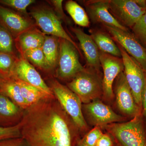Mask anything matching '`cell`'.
Here are the masks:
<instances>
[{"label": "cell", "mask_w": 146, "mask_h": 146, "mask_svg": "<svg viewBox=\"0 0 146 146\" xmlns=\"http://www.w3.org/2000/svg\"><path fill=\"white\" fill-rule=\"evenodd\" d=\"M21 123L22 137L31 146H76L82 138L55 97L28 108Z\"/></svg>", "instance_id": "obj_1"}, {"label": "cell", "mask_w": 146, "mask_h": 146, "mask_svg": "<svg viewBox=\"0 0 146 146\" xmlns=\"http://www.w3.org/2000/svg\"><path fill=\"white\" fill-rule=\"evenodd\" d=\"M101 127L119 146H146V123L142 114L129 121Z\"/></svg>", "instance_id": "obj_2"}, {"label": "cell", "mask_w": 146, "mask_h": 146, "mask_svg": "<svg viewBox=\"0 0 146 146\" xmlns=\"http://www.w3.org/2000/svg\"><path fill=\"white\" fill-rule=\"evenodd\" d=\"M67 86L80 99L82 104L101 99L103 94V73L102 71L84 67Z\"/></svg>", "instance_id": "obj_3"}, {"label": "cell", "mask_w": 146, "mask_h": 146, "mask_svg": "<svg viewBox=\"0 0 146 146\" xmlns=\"http://www.w3.org/2000/svg\"><path fill=\"white\" fill-rule=\"evenodd\" d=\"M48 86L61 107L78 128L82 137L89 131V127L84 117L80 99L68 86L54 79L50 80Z\"/></svg>", "instance_id": "obj_4"}, {"label": "cell", "mask_w": 146, "mask_h": 146, "mask_svg": "<svg viewBox=\"0 0 146 146\" xmlns=\"http://www.w3.org/2000/svg\"><path fill=\"white\" fill-rule=\"evenodd\" d=\"M79 52L75 46L68 40L59 39V52L56 72L58 78L70 82L84 69L80 63Z\"/></svg>", "instance_id": "obj_5"}, {"label": "cell", "mask_w": 146, "mask_h": 146, "mask_svg": "<svg viewBox=\"0 0 146 146\" xmlns=\"http://www.w3.org/2000/svg\"><path fill=\"white\" fill-rule=\"evenodd\" d=\"M84 117L87 124L103 126L113 123L123 122L127 118L116 113L100 99L82 104Z\"/></svg>", "instance_id": "obj_6"}, {"label": "cell", "mask_w": 146, "mask_h": 146, "mask_svg": "<svg viewBox=\"0 0 146 146\" xmlns=\"http://www.w3.org/2000/svg\"><path fill=\"white\" fill-rule=\"evenodd\" d=\"M123 62V72L136 104L142 110V99L145 82V72L133 58L117 44Z\"/></svg>", "instance_id": "obj_7"}, {"label": "cell", "mask_w": 146, "mask_h": 146, "mask_svg": "<svg viewBox=\"0 0 146 146\" xmlns=\"http://www.w3.org/2000/svg\"><path fill=\"white\" fill-rule=\"evenodd\" d=\"M31 14L36 25L44 34L68 40L75 46L79 54L82 55L81 51L78 45L65 31L60 18L53 11L47 8L38 9L32 11Z\"/></svg>", "instance_id": "obj_8"}, {"label": "cell", "mask_w": 146, "mask_h": 146, "mask_svg": "<svg viewBox=\"0 0 146 146\" xmlns=\"http://www.w3.org/2000/svg\"><path fill=\"white\" fill-rule=\"evenodd\" d=\"M112 39L137 61L146 72V48L132 32L109 26H103Z\"/></svg>", "instance_id": "obj_9"}, {"label": "cell", "mask_w": 146, "mask_h": 146, "mask_svg": "<svg viewBox=\"0 0 146 146\" xmlns=\"http://www.w3.org/2000/svg\"><path fill=\"white\" fill-rule=\"evenodd\" d=\"M100 62L103 70L102 98L108 102L113 101L115 96L113 85L116 78L124 67L122 58L117 57L100 51Z\"/></svg>", "instance_id": "obj_10"}, {"label": "cell", "mask_w": 146, "mask_h": 146, "mask_svg": "<svg viewBox=\"0 0 146 146\" xmlns=\"http://www.w3.org/2000/svg\"><path fill=\"white\" fill-rule=\"evenodd\" d=\"M113 89L116 106L125 117L131 119L142 114V110L136 104L123 72L115 79Z\"/></svg>", "instance_id": "obj_11"}, {"label": "cell", "mask_w": 146, "mask_h": 146, "mask_svg": "<svg viewBox=\"0 0 146 146\" xmlns=\"http://www.w3.org/2000/svg\"><path fill=\"white\" fill-rule=\"evenodd\" d=\"M109 10L120 24L129 29H132L146 11L135 0H109Z\"/></svg>", "instance_id": "obj_12"}, {"label": "cell", "mask_w": 146, "mask_h": 146, "mask_svg": "<svg viewBox=\"0 0 146 146\" xmlns=\"http://www.w3.org/2000/svg\"><path fill=\"white\" fill-rule=\"evenodd\" d=\"M83 2L86 13L92 23L100 24L102 26L129 30L120 24L110 12L109 0H88Z\"/></svg>", "instance_id": "obj_13"}, {"label": "cell", "mask_w": 146, "mask_h": 146, "mask_svg": "<svg viewBox=\"0 0 146 146\" xmlns=\"http://www.w3.org/2000/svg\"><path fill=\"white\" fill-rule=\"evenodd\" d=\"M10 78L26 82L50 95H54L39 73L24 56L17 58Z\"/></svg>", "instance_id": "obj_14"}, {"label": "cell", "mask_w": 146, "mask_h": 146, "mask_svg": "<svg viewBox=\"0 0 146 146\" xmlns=\"http://www.w3.org/2000/svg\"><path fill=\"white\" fill-rule=\"evenodd\" d=\"M0 24L15 39L20 35L34 28L29 19L0 5Z\"/></svg>", "instance_id": "obj_15"}, {"label": "cell", "mask_w": 146, "mask_h": 146, "mask_svg": "<svg viewBox=\"0 0 146 146\" xmlns=\"http://www.w3.org/2000/svg\"><path fill=\"white\" fill-rule=\"evenodd\" d=\"M71 29L79 42L86 59V67L101 71L100 50L91 35L86 34L80 28L72 27Z\"/></svg>", "instance_id": "obj_16"}, {"label": "cell", "mask_w": 146, "mask_h": 146, "mask_svg": "<svg viewBox=\"0 0 146 146\" xmlns=\"http://www.w3.org/2000/svg\"><path fill=\"white\" fill-rule=\"evenodd\" d=\"M25 110L0 92V126L17 125L23 119Z\"/></svg>", "instance_id": "obj_17"}, {"label": "cell", "mask_w": 146, "mask_h": 146, "mask_svg": "<svg viewBox=\"0 0 146 146\" xmlns=\"http://www.w3.org/2000/svg\"><path fill=\"white\" fill-rule=\"evenodd\" d=\"M45 36L42 32L33 28L23 33L14 39L15 46L21 56H23L27 51L42 47Z\"/></svg>", "instance_id": "obj_18"}, {"label": "cell", "mask_w": 146, "mask_h": 146, "mask_svg": "<svg viewBox=\"0 0 146 146\" xmlns=\"http://www.w3.org/2000/svg\"><path fill=\"white\" fill-rule=\"evenodd\" d=\"M89 32L100 51L121 58V51L117 43L107 31L99 29H91Z\"/></svg>", "instance_id": "obj_19"}, {"label": "cell", "mask_w": 146, "mask_h": 146, "mask_svg": "<svg viewBox=\"0 0 146 146\" xmlns=\"http://www.w3.org/2000/svg\"><path fill=\"white\" fill-rule=\"evenodd\" d=\"M42 48L44 55L46 70H52L57 66L58 62L59 38L51 35H46Z\"/></svg>", "instance_id": "obj_20"}, {"label": "cell", "mask_w": 146, "mask_h": 146, "mask_svg": "<svg viewBox=\"0 0 146 146\" xmlns=\"http://www.w3.org/2000/svg\"><path fill=\"white\" fill-rule=\"evenodd\" d=\"M0 92L24 110L29 108L22 96L21 88L15 79L12 78L4 79L0 84Z\"/></svg>", "instance_id": "obj_21"}, {"label": "cell", "mask_w": 146, "mask_h": 146, "mask_svg": "<svg viewBox=\"0 0 146 146\" xmlns=\"http://www.w3.org/2000/svg\"><path fill=\"white\" fill-rule=\"evenodd\" d=\"M15 80L21 88L22 96L29 107L42 100L55 97L28 83Z\"/></svg>", "instance_id": "obj_22"}, {"label": "cell", "mask_w": 146, "mask_h": 146, "mask_svg": "<svg viewBox=\"0 0 146 146\" xmlns=\"http://www.w3.org/2000/svg\"><path fill=\"white\" fill-rule=\"evenodd\" d=\"M65 8L78 25L84 27L90 26V21L86 11L78 3L72 0L68 1L65 3Z\"/></svg>", "instance_id": "obj_23"}, {"label": "cell", "mask_w": 146, "mask_h": 146, "mask_svg": "<svg viewBox=\"0 0 146 146\" xmlns=\"http://www.w3.org/2000/svg\"><path fill=\"white\" fill-rule=\"evenodd\" d=\"M14 44L13 36L0 24V52L16 56L14 50Z\"/></svg>", "instance_id": "obj_24"}, {"label": "cell", "mask_w": 146, "mask_h": 146, "mask_svg": "<svg viewBox=\"0 0 146 146\" xmlns=\"http://www.w3.org/2000/svg\"><path fill=\"white\" fill-rule=\"evenodd\" d=\"M17 58L16 56L0 52V74L5 78L10 77Z\"/></svg>", "instance_id": "obj_25"}, {"label": "cell", "mask_w": 146, "mask_h": 146, "mask_svg": "<svg viewBox=\"0 0 146 146\" xmlns=\"http://www.w3.org/2000/svg\"><path fill=\"white\" fill-rule=\"evenodd\" d=\"M21 56H24L40 70H46L44 55L42 47L27 51Z\"/></svg>", "instance_id": "obj_26"}, {"label": "cell", "mask_w": 146, "mask_h": 146, "mask_svg": "<svg viewBox=\"0 0 146 146\" xmlns=\"http://www.w3.org/2000/svg\"><path fill=\"white\" fill-rule=\"evenodd\" d=\"M131 29L135 37L146 48V11Z\"/></svg>", "instance_id": "obj_27"}, {"label": "cell", "mask_w": 146, "mask_h": 146, "mask_svg": "<svg viewBox=\"0 0 146 146\" xmlns=\"http://www.w3.org/2000/svg\"><path fill=\"white\" fill-rule=\"evenodd\" d=\"M100 126H95L82 136L80 141L88 146H96L98 141L104 134Z\"/></svg>", "instance_id": "obj_28"}, {"label": "cell", "mask_w": 146, "mask_h": 146, "mask_svg": "<svg viewBox=\"0 0 146 146\" xmlns=\"http://www.w3.org/2000/svg\"><path fill=\"white\" fill-rule=\"evenodd\" d=\"M35 2L34 0H0V5L9 7L22 13H27V8Z\"/></svg>", "instance_id": "obj_29"}, {"label": "cell", "mask_w": 146, "mask_h": 146, "mask_svg": "<svg viewBox=\"0 0 146 146\" xmlns=\"http://www.w3.org/2000/svg\"><path fill=\"white\" fill-rule=\"evenodd\" d=\"M22 137L21 123L14 126L3 127L0 126V141L9 138Z\"/></svg>", "instance_id": "obj_30"}, {"label": "cell", "mask_w": 146, "mask_h": 146, "mask_svg": "<svg viewBox=\"0 0 146 146\" xmlns=\"http://www.w3.org/2000/svg\"><path fill=\"white\" fill-rule=\"evenodd\" d=\"M0 146H31L23 137L9 138L0 141Z\"/></svg>", "instance_id": "obj_31"}, {"label": "cell", "mask_w": 146, "mask_h": 146, "mask_svg": "<svg viewBox=\"0 0 146 146\" xmlns=\"http://www.w3.org/2000/svg\"><path fill=\"white\" fill-rule=\"evenodd\" d=\"M115 143L113 138L108 133H104L98 141L96 146H115Z\"/></svg>", "instance_id": "obj_32"}, {"label": "cell", "mask_w": 146, "mask_h": 146, "mask_svg": "<svg viewBox=\"0 0 146 146\" xmlns=\"http://www.w3.org/2000/svg\"><path fill=\"white\" fill-rule=\"evenodd\" d=\"M53 5L55 7L56 10L58 13V16L64 20H66V16L63 12V7H62V3L63 1H51Z\"/></svg>", "instance_id": "obj_33"}, {"label": "cell", "mask_w": 146, "mask_h": 146, "mask_svg": "<svg viewBox=\"0 0 146 146\" xmlns=\"http://www.w3.org/2000/svg\"><path fill=\"white\" fill-rule=\"evenodd\" d=\"M142 115L146 123V72H145V82L143 92L142 99Z\"/></svg>", "instance_id": "obj_34"}, {"label": "cell", "mask_w": 146, "mask_h": 146, "mask_svg": "<svg viewBox=\"0 0 146 146\" xmlns=\"http://www.w3.org/2000/svg\"><path fill=\"white\" fill-rule=\"evenodd\" d=\"M76 146H86V145H84L83 143H82L80 141V140L79 141L77 145Z\"/></svg>", "instance_id": "obj_35"}, {"label": "cell", "mask_w": 146, "mask_h": 146, "mask_svg": "<svg viewBox=\"0 0 146 146\" xmlns=\"http://www.w3.org/2000/svg\"><path fill=\"white\" fill-rule=\"evenodd\" d=\"M4 78L0 74V84L2 82Z\"/></svg>", "instance_id": "obj_36"}, {"label": "cell", "mask_w": 146, "mask_h": 146, "mask_svg": "<svg viewBox=\"0 0 146 146\" xmlns=\"http://www.w3.org/2000/svg\"><path fill=\"white\" fill-rule=\"evenodd\" d=\"M115 146H118L117 145V144H115Z\"/></svg>", "instance_id": "obj_37"}, {"label": "cell", "mask_w": 146, "mask_h": 146, "mask_svg": "<svg viewBox=\"0 0 146 146\" xmlns=\"http://www.w3.org/2000/svg\"><path fill=\"white\" fill-rule=\"evenodd\" d=\"M145 3H146V0H145Z\"/></svg>", "instance_id": "obj_38"}]
</instances>
